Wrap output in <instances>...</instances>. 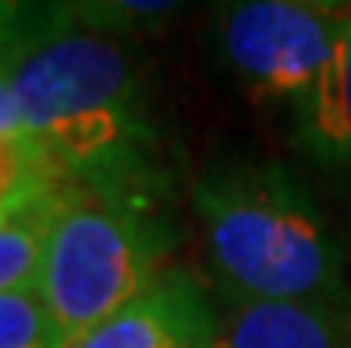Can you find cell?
I'll list each match as a JSON object with an SVG mask.
<instances>
[{"label":"cell","instance_id":"1","mask_svg":"<svg viewBox=\"0 0 351 348\" xmlns=\"http://www.w3.org/2000/svg\"><path fill=\"white\" fill-rule=\"evenodd\" d=\"M29 135L71 185L156 196L160 128L146 78L110 36L71 29L8 65Z\"/></svg>","mask_w":351,"mask_h":348},{"label":"cell","instance_id":"2","mask_svg":"<svg viewBox=\"0 0 351 348\" xmlns=\"http://www.w3.org/2000/svg\"><path fill=\"white\" fill-rule=\"evenodd\" d=\"M213 277L231 302L351 299L330 224L295 174L266 160H220L192 185Z\"/></svg>","mask_w":351,"mask_h":348},{"label":"cell","instance_id":"3","mask_svg":"<svg viewBox=\"0 0 351 348\" xmlns=\"http://www.w3.org/2000/svg\"><path fill=\"white\" fill-rule=\"evenodd\" d=\"M174 231L156 210V196L103 192L68 185L57 192L53 224L39 263L36 292L71 345L96 323L125 310L132 299L167 274Z\"/></svg>","mask_w":351,"mask_h":348},{"label":"cell","instance_id":"4","mask_svg":"<svg viewBox=\"0 0 351 348\" xmlns=\"http://www.w3.org/2000/svg\"><path fill=\"white\" fill-rule=\"evenodd\" d=\"M348 18L344 0H238L217 8V43L252 93L295 107L330 68Z\"/></svg>","mask_w":351,"mask_h":348},{"label":"cell","instance_id":"5","mask_svg":"<svg viewBox=\"0 0 351 348\" xmlns=\"http://www.w3.org/2000/svg\"><path fill=\"white\" fill-rule=\"evenodd\" d=\"M217 327L220 320L202 284L184 270H167L153 288L68 348H213Z\"/></svg>","mask_w":351,"mask_h":348},{"label":"cell","instance_id":"6","mask_svg":"<svg viewBox=\"0 0 351 348\" xmlns=\"http://www.w3.org/2000/svg\"><path fill=\"white\" fill-rule=\"evenodd\" d=\"M213 348H351V299L231 302Z\"/></svg>","mask_w":351,"mask_h":348},{"label":"cell","instance_id":"7","mask_svg":"<svg viewBox=\"0 0 351 348\" xmlns=\"http://www.w3.org/2000/svg\"><path fill=\"white\" fill-rule=\"evenodd\" d=\"M291 114L298 150L326 171L351 174V18L330 68L291 107Z\"/></svg>","mask_w":351,"mask_h":348},{"label":"cell","instance_id":"8","mask_svg":"<svg viewBox=\"0 0 351 348\" xmlns=\"http://www.w3.org/2000/svg\"><path fill=\"white\" fill-rule=\"evenodd\" d=\"M68 185L29 135H0V224Z\"/></svg>","mask_w":351,"mask_h":348},{"label":"cell","instance_id":"9","mask_svg":"<svg viewBox=\"0 0 351 348\" xmlns=\"http://www.w3.org/2000/svg\"><path fill=\"white\" fill-rule=\"evenodd\" d=\"M57 192L43 202H36L32 210L11 217L8 224H0V295L18 292V288H36L39 263H43V249H47V235H50V224H53Z\"/></svg>","mask_w":351,"mask_h":348},{"label":"cell","instance_id":"10","mask_svg":"<svg viewBox=\"0 0 351 348\" xmlns=\"http://www.w3.org/2000/svg\"><path fill=\"white\" fill-rule=\"evenodd\" d=\"M78 29L68 4H29L0 0V65H11L22 54Z\"/></svg>","mask_w":351,"mask_h":348},{"label":"cell","instance_id":"11","mask_svg":"<svg viewBox=\"0 0 351 348\" xmlns=\"http://www.w3.org/2000/svg\"><path fill=\"white\" fill-rule=\"evenodd\" d=\"M68 8L75 25L110 39H117V32H149L156 25H167L181 11L167 0H82V4H68Z\"/></svg>","mask_w":351,"mask_h":348},{"label":"cell","instance_id":"12","mask_svg":"<svg viewBox=\"0 0 351 348\" xmlns=\"http://www.w3.org/2000/svg\"><path fill=\"white\" fill-rule=\"evenodd\" d=\"M0 348H64L36 288L0 295Z\"/></svg>","mask_w":351,"mask_h":348},{"label":"cell","instance_id":"13","mask_svg":"<svg viewBox=\"0 0 351 348\" xmlns=\"http://www.w3.org/2000/svg\"><path fill=\"white\" fill-rule=\"evenodd\" d=\"M0 135H22V111H18L8 65H0Z\"/></svg>","mask_w":351,"mask_h":348}]
</instances>
